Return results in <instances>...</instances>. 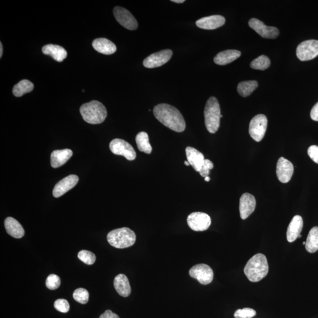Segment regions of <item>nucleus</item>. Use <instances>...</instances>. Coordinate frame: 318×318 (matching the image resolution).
<instances>
[{
  "label": "nucleus",
  "mask_w": 318,
  "mask_h": 318,
  "mask_svg": "<svg viewBox=\"0 0 318 318\" xmlns=\"http://www.w3.org/2000/svg\"><path fill=\"white\" fill-rule=\"evenodd\" d=\"M94 50L105 55H111L116 52V45L110 40L105 38H99L94 40L92 43Z\"/></svg>",
  "instance_id": "4be33fe9"
},
{
  "label": "nucleus",
  "mask_w": 318,
  "mask_h": 318,
  "mask_svg": "<svg viewBox=\"0 0 318 318\" xmlns=\"http://www.w3.org/2000/svg\"><path fill=\"white\" fill-rule=\"evenodd\" d=\"M136 142L137 148L140 151L146 154H150L152 148L150 144L149 139L147 133L142 131L137 134L136 137Z\"/></svg>",
  "instance_id": "bb28decb"
},
{
  "label": "nucleus",
  "mask_w": 318,
  "mask_h": 318,
  "mask_svg": "<svg viewBox=\"0 0 318 318\" xmlns=\"http://www.w3.org/2000/svg\"><path fill=\"white\" fill-rule=\"evenodd\" d=\"M305 244H306V242H303V245H305Z\"/></svg>",
  "instance_id": "a18cd8bd"
},
{
  "label": "nucleus",
  "mask_w": 318,
  "mask_h": 318,
  "mask_svg": "<svg viewBox=\"0 0 318 318\" xmlns=\"http://www.w3.org/2000/svg\"><path fill=\"white\" fill-rule=\"evenodd\" d=\"M267 126V117L264 114H257L252 119L249 124V134L252 139L259 142L265 136Z\"/></svg>",
  "instance_id": "423d86ee"
},
{
  "label": "nucleus",
  "mask_w": 318,
  "mask_h": 318,
  "mask_svg": "<svg viewBox=\"0 0 318 318\" xmlns=\"http://www.w3.org/2000/svg\"><path fill=\"white\" fill-rule=\"evenodd\" d=\"M271 61L267 56H260L251 63V67L255 70H265L270 66Z\"/></svg>",
  "instance_id": "c756f323"
},
{
  "label": "nucleus",
  "mask_w": 318,
  "mask_h": 318,
  "mask_svg": "<svg viewBox=\"0 0 318 318\" xmlns=\"http://www.w3.org/2000/svg\"><path fill=\"white\" fill-rule=\"evenodd\" d=\"M213 168V164L210 160L205 159L204 163L199 171L200 175L203 177L209 176L210 170Z\"/></svg>",
  "instance_id": "c9c22d12"
},
{
  "label": "nucleus",
  "mask_w": 318,
  "mask_h": 318,
  "mask_svg": "<svg viewBox=\"0 0 318 318\" xmlns=\"http://www.w3.org/2000/svg\"><path fill=\"white\" fill-rule=\"evenodd\" d=\"M99 318H120L118 315L113 313L110 310L106 311L104 313L100 315Z\"/></svg>",
  "instance_id": "58836bf2"
},
{
  "label": "nucleus",
  "mask_w": 318,
  "mask_h": 318,
  "mask_svg": "<svg viewBox=\"0 0 318 318\" xmlns=\"http://www.w3.org/2000/svg\"><path fill=\"white\" fill-rule=\"evenodd\" d=\"M308 154L310 158L318 164V146L315 145L310 146L308 149Z\"/></svg>",
  "instance_id": "e433bc0d"
},
{
  "label": "nucleus",
  "mask_w": 318,
  "mask_h": 318,
  "mask_svg": "<svg viewBox=\"0 0 318 318\" xmlns=\"http://www.w3.org/2000/svg\"><path fill=\"white\" fill-rule=\"evenodd\" d=\"M32 82L28 80H22L14 85L13 93L16 97H21L24 94L31 92L34 89Z\"/></svg>",
  "instance_id": "cd10ccee"
},
{
  "label": "nucleus",
  "mask_w": 318,
  "mask_h": 318,
  "mask_svg": "<svg viewBox=\"0 0 318 318\" xmlns=\"http://www.w3.org/2000/svg\"><path fill=\"white\" fill-rule=\"evenodd\" d=\"M78 258L85 264L91 265L94 264L96 260V257L93 252L86 250L80 251L78 254Z\"/></svg>",
  "instance_id": "2f4dec72"
},
{
  "label": "nucleus",
  "mask_w": 318,
  "mask_h": 318,
  "mask_svg": "<svg viewBox=\"0 0 318 318\" xmlns=\"http://www.w3.org/2000/svg\"><path fill=\"white\" fill-rule=\"evenodd\" d=\"M187 222L189 227L193 231L202 232L210 227L212 222L211 217L208 214L198 212L189 214Z\"/></svg>",
  "instance_id": "1a4fd4ad"
},
{
  "label": "nucleus",
  "mask_w": 318,
  "mask_h": 318,
  "mask_svg": "<svg viewBox=\"0 0 318 318\" xmlns=\"http://www.w3.org/2000/svg\"><path fill=\"white\" fill-rule=\"evenodd\" d=\"M294 171V165L284 157H280L276 165V175L283 183L290 181Z\"/></svg>",
  "instance_id": "4468645a"
},
{
  "label": "nucleus",
  "mask_w": 318,
  "mask_h": 318,
  "mask_svg": "<svg viewBox=\"0 0 318 318\" xmlns=\"http://www.w3.org/2000/svg\"><path fill=\"white\" fill-rule=\"evenodd\" d=\"M171 1L176 2V3H183V2H184L185 1V0H172Z\"/></svg>",
  "instance_id": "a19ab883"
},
{
  "label": "nucleus",
  "mask_w": 318,
  "mask_h": 318,
  "mask_svg": "<svg viewBox=\"0 0 318 318\" xmlns=\"http://www.w3.org/2000/svg\"><path fill=\"white\" fill-rule=\"evenodd\" d=\"M303 222L302 217L299 215L295 216L291 222L289 223L287 232H286V237L289 242H293L297 239L302 232Z\"/></svg>",
  "instance_id": "a211bd4d"
},
{
  "label": "nucleus",
  "mask_w": 318,
  "mask_h": 318,
  "mask_svg": "<svg viewBox=\"0 0 318 318\" xmlns=\"http://www.w3.org/2000/svg\"><path fill=\"white\" fill-rule=\"evenodd\" d=\"M257 87H258V83L254 80L242 82L237 85V91L240 96L246 97L250 96Z\"/></svg>",
  "instance_id": "c85d7f7f"
},
{
  "label": "nucleus",
  "mask_w": 318,
  "mask_h": 318,
  "mask_svg": "<svg viewBox=\"0 0 318 318\" xmlns=\"http://www.w3.org/2000/svg\"><path fill=\"white\" fill-rule=\"evenodd\" d=\"M79 177L75 174L65 177V178L60 180L54 186L53 194L56 198L61 197L63 194L73 189L79 182Z\"/></svg>",
  "instance_id": "2eb2a0df"
},
{
  "label": "nucleus",
  "mask_w": 318,
  "mask_h": 318,
  "mask_svg": "<svg viewBox=\"0 0 318 318\" xmlns=\"http://www.w3.org/2000/svg\"><path fill=\"white\" fill-rule=\"evenodd\" d=\"M113 14L117 22L123 27L130 30H135L138 27V23L135 17L129 11L122 7L114 8Z\"/></svg>",
  "instance_id": "9b49d317"
},
{
  "label": "nucleus",
  "mask_w": 318,
  "mask_h": 318,
  "mask_svg": "<svg viewBox=\"0 0 318 318\" xmlns=\"http://www.w3.org/2000/svg\"><path fill=\"white\" fill-rule=\"evenodd\" d=\"M80 112L85 122L92 125H98L105 121L107 112L105 106L96 100L83 105Z\"/></svg>",
  "instance_id": "7ed1b4c3"
},
{
  "label": "nucleus",
  "mask_w": 318,
  "mask_h": 318,
  "mask_svg": "<svg viewBox=\"0 0 318 318\" xmlns=\"http://www.w3.org/2000/svg\"><path fill=\"white\" fill-rule=\"evenodd\" d=\"M297 56L302 62L315 59L318 56V40H309L302 42L297 48Z\"/></svg>",
  "instance_id": "0eeeda50"
},
{
  "label": "nucleus",
  "mask_w": 318,
  "mask_h": 318,
  "mask_svg": "<svg viewBox=\"0 0 318 318\" xmlns=\"http://www.w3.org/2000/svg\"><path fill=\"white\" fill-rule=\"evenodd\" d=\"M211 180V177L209 176L206 177L205 178V180L206 182H209Z\"/></svg>",
  "instance_id": "79ce46f5"
},
{
  "label": "nucleus",
  "mask_w": 318,
  "mask_h": 318,
  "mask_svg": "<svg viewBox=\"0 0 318 318\" xmlns=\"http://www.w3.org/2000/svg\"><path fill=\"white\" fill-rule=\"evenodd\" d=\"M205 122L209 133L217 132L220 127V111L218 100L214 97H211L206 103L204 110Z\"/></svg>",
  "instance_id": "20e7f679"
},
{
  "label": "nucleus",
  "mask_w": 318,
  "mask_h": 318,
  "mask_svg": "<svg viewBox=\"0 0 318 318\" xmlns=\"http://www.w3.org/2000/svg\"><path fill=\"white\" fill-rule=\"evenodd\" d=\"M5 230L7 233L14 238L20 239L23 237L25 232L20 223L12 217H8L4 221Z\"/></svg>",
  "instance_id": "412c9836"
},
{
  "label": "nucleus",
  "mask_w": 318,
  "mask_h": 318,
  "mask_svg": "<svg viewBox=\"0 0 318 318\" xmlns=\"http://www.w3.org/2000/svg\"><path fill=\"white\" fill-rule=\"evenodd\" d=\"M172 56L171 50H163L148 56L143 61V65L148 68L159 67L168 63Z\"/></svg>",
  "instance_id": "f8f14e48"
},
{
  "label": "nucleus",
  "mask_w": 318,
  "mask_h": 318,
  "mask_svg": "<svg viewBox=\"0 0 318 318\" xmlns=\"http://www.w3.org/2000/svg\"><path fill=\"white\" fill-rule=\"evenodd\" d=\"M2 53H3V47H2V42H0V57H2Z\"/></svg>",
  "instance_id": "ea45409f"
},
{
  "label": "nucleus",
  "mask_w": 318,
  "mask_h": 318,
  "mask_svg": "<svg viewBox=\"0 0 318 318\" xmlns=\"http://www.w3.org/2000/svg\"><path fill=\"white\" fill-rule=\"evenodd\" d=\"M73 151L68 148L57 150L51 154V166L53 168H58L64 165L73 156Z\"/></svg>",
  "instance_id": "6ab92c4d"
},
{
  "label": "nucleus",
  "mask_w": 318,
  "mask_h": 318,
  "mask_svg": "<svg viewBox=\"0 0 318 318\" xmlns=\"http://www.w3.org/2000/svg\"><path fill=\"white\" fill-rule=\"evenodd\" d=\"M186 154L188 162L199 172L205 160L203 154L192 147L186 148Z\"/></svg>",
  "instance_id": "aec40b11"
},
{
  "label": "nucleus",
  "mask_w": 318,
  "mask_h": 318,
  "mask_svg": "<svg viewBox=\"0 0 318 318\" xmlns=\"http://www.w3.org/2000/svg\"><path fill=\"white\" fill-rule=\"evenodd\" d=\"M153 114L160 123L170 129L179 133L185 130V120L174 106L165 103L159 104L154 107Z\"/></svg>",
  "instance_id": "f257e3e1"
},
{
  "label": "nucleus",
  "mask_w": 318,
  "mask_h": 318,
  "mask_svg": "<svg viewBox=\"0 0 318 318\" xmlns=\"http://www.w3.org/2000/svg\"><path fill=\"white\" fill-rule=\"evenodd\" d=\"M302 237V235H301V234H300L299 236H298V238H300V237Z\"/></svg>",
  "instance_id": "c03bdc74"
},
{
  "label": "nucleus",
  "mask_w": 318,
  "mask_h": 318,
  "mask_svg": "<svg viewBox=\"0 0 318 318\" xmlns=\"http://www.w3.org/2000/svg\"><path fill=\"white\" fill-rule=\"evenodd\" d=\"M249 25L263 38L274 39L277 38L279 34V31L276 27L268 26L258 19H251Z\"/></svg>",
  "instance_id": "ddd939ff"
},
{
  "label": "nucleus",
  "mask_w": 318,
  "mask_h": 318,
  "mask_svg": "<svg viewBox=\"0 0 318 318\" xmlns=\"http://www.w3.org/2000/svg\"><path fill=\"white\" fill-rule=\"evenodd\" d=\"M110 149L113 154L124 156L130 161L136 158V153L133 146L124 140L113 139L110 143Z\"/></svg>",
  "instance_id": "6e6552de"
},
{
  "label": "nucleus",
  "mask_w": 318,
  "mask_h": 318,
  "mask_svg": "<svg viewBox=\"0 0 318 318\" xmlns=\"http://www.w3.org/2000/svg\"><path fill=\"white\" fill-rule=\"evenodd\" d=\"M311 117L314 121L318 122V102L312 108Z\"/></svg>",
  "instance_id": "4c0bfd02"
},
{
  "label": "nucleus",
  "mask_w": 318,
  "mask_h": 318,
  "mask_svg": "<svg viewBox=\"0 0 318 318\" xmlns=\"http://www.w3.org/2000/svg\"><path fill=\"white\" fill-rule=\"evenodd\" d=\"M54 308L56 310L63 312V313H67L69 311L70 305L67 300L64 299H59L56 300L54 303Z\"/></svg>",
  "instance_id": "f704fd0d"
},
{
  "label": "nucleus",
  "mask_w": 318,
  "mask_h": 318,
  "mask_svg": "<svg viewBox=\"0 0 318 318\" xmlns=\"http://www.w3.org/2000/svg\"><path fill=\"white\" fill-rule=\"evenodd\" d=\"M114 286L117 293L123 297H128L131 294V287L127 277L119 274L114 280Z\"/></svg>",
  "instance_id": "5701e85b"
},
{
  "label": "nucleus",
  "mask_w": 318,
  "mask_h": 318,
  "mask_svg": "<svg viewBox=\"0 0 318 318\" xmlns=\"http://www.w3.org/2000/svg\"><path fill=\"white\" fill-rule=\"evenodd\" d=\"M305 248L309 253L313 254L318 250V227L315 226L309 231L306 239Z\"/></svg>",
  "instance_id": "a878e982"
},
{
  "label": "nucleus",
  "mask_w": 318,
  "mask_h": 318,
  "mask_svg": "<svg viewBox=\"0 0 318 318\" xmlns=\"http://www.w3.org/2000/svg\"><path fill=\"white\" fill-rule=\"evenodd\" d=\"M256 199L248 193L243 194L240 199L239 211L242 219H247L253 213L256 208Z\"/></svg>",
  "instance_id": "dca6fc26"
},
{
  "label": "nucleus",
  "mask_w": 318,
  "mask_h": 318,
  "mask_svg": "<svg viewBox=\"0 0 318 318\" xmlns=\"http://www.w3.org/2000/svg\"><path fill=\"white\" fill-rule=\"evenodd\" d=\"M107 241L111 246L118 249L129 248L136 242L135 233L130 229L122 228L111 231L107 234Z\"/></svg>",
  "instance_id": "39448f33"
},
{
  "label": "nucleus",
  "mask_w": 318,
  "mask_h": 318,
  "mask_svg": "<svg viewBox=\"0 0 318 318\" xmlns=\"http://www.w3.org/2000/svg\"><path fill=\"white\" fill-rule=\"evenodd\" d=\"M189 275L202 285L209 284L213 279V270L210 266L203 263L193 266L189 271Z\"/></svg>",
  "instance_id": "9d476101"
},
{
  "label": "nucleus",
  "mask_w": 318,
  "mask_h": 318,
  "mask_svg": "<svg viewBox=\"0 0 318 318\" xmlns=\"http://www.w3.org/2000/svg\"><path fill=\"white\" fill-rule=\"evenodd\" d=\"M60 283H61V281H60L59 276L55 274L50 275L47 277L46 281H45V285L50 290H55V289L59 288Z\"/></svg>",
  "instance_id": "473e14b6"
},
{
  "label": "nucleus",
  "mask_w": 318,
  "mask_h": 318,
  "mask_svg": "<svg viewBox=\"0 0 318 318\" xmlns=\"http://www.w3.org/2000/svg\"><path fill=\"white\" fill-rule=\"evenodd\" d=\"M256 312L254 309L249 308L237 309L234 312L235 318H252L255 316Z\"/></svg>",
  "instance_id": "72a5a7b5"
},
{
  "label": "nucleus",
  "mask_w": 318,
  "mask_h": 318,
  "mask_svg": "<svg viewBox=\"0 0 318 318\" xmlns=\"http://www.w3.org/2000/svg\"><path fill=\"white\" fill-rule=\"evenodd\" d=\"M226 20L224 17L219 15H214L203 17L196 22L197 27L202 29L214 30L222 27L225 24Z\"/></svg>",
  "instance_id": "f3484780"
},
{
  "label": "nucleus",
  "mask_w": 318,
  "mask_h": 318,
  "mask_svg": "<svg viewBox=\"0 0 318 318\" xmlns=\"http://www.w3.org/2000/svg\"><path fill=\"white\" fill-rule=\"evenodd\" d=\"M42 51L45 55L52 57L53 59L59 62H63L67 56L66 50L58 45H45L42 48Z\"/></svg>",
  "instance_id": "393cba45"
},
{
  "label": "nucleus",
  "mask_w": 318,
  "mask_h": 318,
  "mask_svg": "<svg viewBox=\"0 0 318 318\" xmlns=\"http://www.w3.org/2000/svg\"><path fill=\"white\" fill-rule=\"evenodd\" d=\"M241 52L236 50H227L221 51L214 57V62L216 64L224 65L229 64L238 59Z\"/></svg>",
  "instance_id": "b1692460"
},
{
  "label": "nucleus",
  "mask_w": 318,
  "mask_h": 318,
  "mask_svg": "<svg viewBox=\"0 0 318 318\" xmlns=\"http://www.w3.org/2000/svg\"><path fill=\"white\" fill-rule=\"evenodd\" d=\"M73 298L76 301L82 304H85L88 301L89 299V294L86 289L85 288H78L74 292Z\"/></svg>",
  "instance_id": "7c9ffc66"
},
{
  "label": "nucleus",
  "mask_w": 318,
  "mask_h": 318,
  "mask_svg": "<svg viewBox=\"0 0 318 318\" xmlns=\"http://www.w3.org/2000/svg\"><path fill=\"white\" fill-rule=\"evenodd\" d=\"M269 265L264 254H257L249 259L245 266L244 272L248 279L252 282L261 280L268 275Z\"/></svg>",
  "instance_id": "f03ea898"
},
{
  "label": "nucleus",
  "mask_w": 318,
  "mask_h": 318,
  "mask_svg": "<svg viewBox=\"0 0 318 318\" xmlns=\"http://www.w3.org/2000/svg\"><path fill=\"white\" fill-rule=\"evenodd\" d=\"M185 165L186 166H190V163H189L188 161H185Z\"/></svg>",
  "instance_id": "37998d69"
}]
</instances>
